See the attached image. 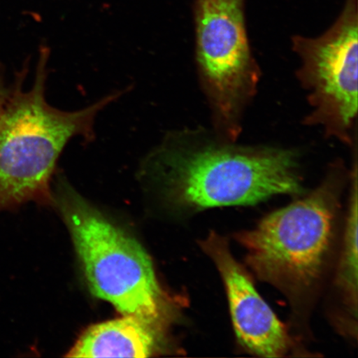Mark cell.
Listing matches in <instances>:
<instances>
[{"label":"cell","mask_w":358,"mask_h":358,"mask_svg":"<svg viewBox=\"0 0 358 358\" xmlns=\"http://www.w3.org/2000/svg\"><path fill=\"white\" fill-rule=\"evenodd\" d=\"M150 160L171 199L190 211L252 206L306 192L297 149L241 145L212 129L170 133Z\"/></svg>","instance_id":"6da1fadb"},{"label":"cell","mask_w":358,"mask_h":358,"mask_svg":"<svg viewBox=\"0 0 358 358\" xmlns=\"http://www.w3.org/2000/svg\"><path fill=\"white\" fill-rule=\"evenodd\" d=\"M350 176L343 161L335 160L315 189L234 235L250 270L284 294L294 315L310 310L328 270Z\"/></svg>","instance_id":"7a4b0ae2"},{"label":"cell","mask_w":358,"mask_h":358,"mask_svg":"<svg viewBox=\"0 0 358 358\" xmlns=\"http://www.w3.org/2000/svg\"><path fill=\"white\" fill-rule=\"evenodd\" d=\"M40 53L33 87H17L0 108V211L51 201V179L67 143L91 140L98 113L122 95L110 94L76 111L55 108L45 98L48 49Z\"/></svg>","instance_id":"3957f363"},{"label":"cell","mask_w":358,"mask_h":358,"mask_svg":"<svg viewBox=\"0 0 358 358\" xmlns=\"http://www.w3.org/2000/svg\"><path fill=\"white\" fill-rule=\"evenodd\" d=\"M57 195L88 287L123 316H131L164 332L176 304L159 283L146 250L69 186Z\"/></svg>","instance_id":"277c9868"},{"label":"cell","mask_w":358,"mask_h":358,"mask_svg":"<svg viewBox=\"0 0 358 358\" xmlns=\"http://www.w3.org/2000/svg\"><path fill=\"white\" fill-rule=\"evenodd\" d=\"M195 62L213 131L237 141L262 71L246 28L245 0H196Z\"/></svg>","instance_id":"5b68a950"},{"label":"cell","mask_w":358,"mask_h":358,"mask_svg":"<svg viewBox=\"0 0 358 358\" xmlns=\"http://www.w3.org/2000/svg\"><path fill=\"white\" fill-rule=\"evenodd\" d=\"M357 0H346L337 20L317 37L294 35L296 77L310 110L306 127H317L327 138L352 147L357 141Z\"/></svg>","instance_id":"8992f818"},{"label":"cell","mask_w":358,"mask_h":358,"mask_svg":"<svg viewBox=\"0 0 358 358\" xmlns=\"http://www.w3.org/2000/svg\"><path fill=\"white\" fill-rule=\"evenodd\" d=\"M225 286L232 324L240 345L262 357H283L294 341L286 327L259 294L252 277L231 253L228 241L212 231L200 241Z\"/></svg>","instance_id":"52a82bcc"},{"label":"cell","mask_w":358,"mask_h":358,"mask_svg":"<svg viewBox=\"0 0 358 358\" xmlns=\"http://www.w3.org/2000/svg\"><path fill=\"white\" fill-rule=\"evenodd\" d=\"M163 332L131 316L90 327L66 357H151L159 351Z\"/></svg>","instance_id":"ba28073f"},{"label":"cell","mask_w":358,"mask_h":358,"mask_svg":"<svg viewBox=\"0 0 358 358\" xmlns=\"http://www.w3.org/2000/svg\"><path fill=\"white\" fill-rule=\"evenodd\" d=\"M353 164L349 185L348 208L344 227L342 248L340 250L337 272L334 280L336 289L345 310L341 329L357 338V146L353 148Z\"/></svg>","instance_id":"9c48e42d"},{"label":"cell","mask_w":358,"mask_h":358,"mask_svg":"<svg viewBox=\"0 0 358 358\" xmlns=\"http://www.w3.org/2000/svg\"><path fill=\"white\" fill-rule=\"evenodd\" d=\"M6 94L3 93L1 91V89H0V108H1V106L3 105V103L4 100H6Z\"/></svg>","instance_id":"30bf717a"}]
</instances>
